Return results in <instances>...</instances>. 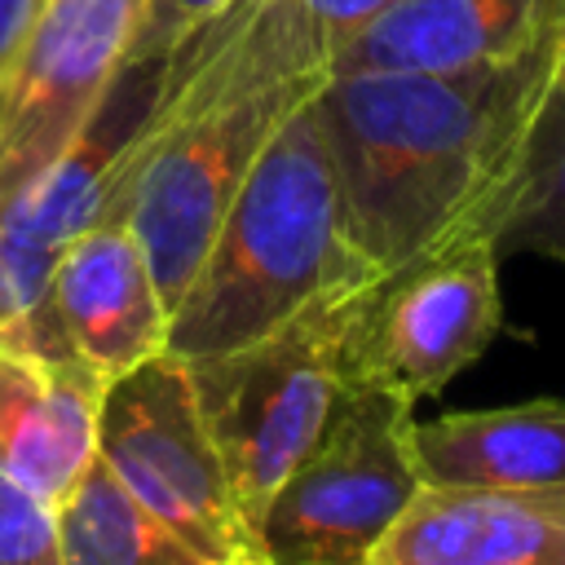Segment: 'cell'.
Here are the masks:
<instances>
[{
  "instance_id": "obj_1",
  "label": "cell",
  "mask_w": 565,
  "mask_h": 565,
  "mask_svg": "<svg viewBox=\"0 0 565 565\" xmlns=\"http://www.w3.org/2000/svg\"><path fill=\"white\" fill-rule=\"evenodd\" d=\"M552 49L463 71H358L318 84L322 141L371 269H393L472 221L486 225L552 93Z\"/></svg>"
},
{
  "instance_id": "obj_2",
  "label": "cell",
  "mask_w": 565,
  "mask_h": 565,
  "mask_svg": "<svg viewBox=\"0 0 565 565\" xmlns=\"http://www.w3.org/2000/svg\"><path fill=\"white\" fill-rule=\"evenodd\" d=\"M358 252L313 97L269 137L238 185L199 274L168 318V353L199 362L238 349L331 291L375 278Z\"/></svg>"
},
{
  "instance_id": "obj_3",
  "label": "cell",
  "mask_w": 565,
  "mask_h": 565,
  "mask_svg": "<svg viewBox=\"0 0 565 565\" xmlns=\"http://www.w3.org/2000/svg\"><path fill=\"white\" fill-rule=\"evenodd\" d=\"M353 291H331L238 349L185 362L252 534L269 494L322 437L344 393L340 340Z\"/></svg>"
},
{
  "instance_id": "obj_4",
  "label": "cell",
  "mask_w": 565,
  "mask_h": 565,
  "mask_svg": "<svg viewBox=\"0 0 565 565\" xmlns=\"http://www.w3.org/2000/svg\"><path fill=\"white\" fill-rule=\"evenodd\" d=\"M411 406L393 388L344 380L322 437L256 521L265 565H371V552L424 486Z\"/></svg>"
},
{
  "instance_id": "obj_5",
  "label": "cell",
  "mask_w": 565,
  "mask_h": 565,
  "mask_svg": "<svg viewBox=\"0 0 565 565\" xmlns=\"http://www.w3.org/2000/svg\"><path fill=\"white\" fill-rule=\"evenodd\" d=\"M499 322V238L472 221L353 291L340 366L344 380L419 402L477 362Z\"/></svg>"
},
{
  "instance_id": "obj_6",
  "label": "cell",
  "mask_w": 565,
  "mask_h": 565,
  "mask_svg": "<svg viewBox=\"0 0 565 565\" xmlns=\"http://www.w3.org/2000/svg\"><path fill=\"white\" fill-rule=\"evenodd\" d=\"M97 459L203 565H265L181 358L154 353L106 384Z\"/></svg>"
},
{
  "instance_id": "obj_7",
  "label": "cell",
  "mask_w": 565,
  "mask_h": 565,
  "mask_svg": "<svg viewBox=\"0 0 565 565\" xmlns=\"http://www.w3.org/2000/svg\"><path fill=\"white\" fill-rule=\"evenodd\" d=\"M146 0H44L0 84V212L40 185L106 106Z\"/></svg>"
},
{
  "instance_id": "obj_8",
  "label": "cell",
  "mask_w": 565,
  "mask_h": 565,
  "mask_svg": "<svg viewBox=\"0 0 565 565\" xmlns=\"http://www.w3.org/2000/svg\"><path fill=\"white\" fill-rule=\"evenodd\" d=\"M44 309L62 344L106 384L154 353H168L172 313L154 287L146 247L115 199H106V207L57 247Z\"/></svg>"
},
{
  "instance_id": "obj_9",
  "label": "cell",
  "mask_w": 565,
  "mask_h": 565,
  "mask_svg": "<svg viewBox=\"0 0 565 565\" xmlns=\"http://www.w3.org/2000/svg\"><path fill=\"white\" fill-rule=\"evenodd\" d=\"M565 0H393L353 31L327 75L358 71H463L552 49Z\"/></svg>"
},
{
  "instance_id": "obj_10",
  "label": "cell",
  "mask_w": 565,
  "mask_h": 565,
  "mask_svg": "<svg viewBox=\"0 0 565 565\" xmlns=\"http://www.w3.org/2000/svg\"><path fill=\"white\" fill-rule=\"evenodd\" d=\"M371 565H565V490L424 481Z\"/></svg>"
},
{
  "instance_id": "obj_11",
  "label": "cell",
  "mask_w": 565,
  "mask_h": 565,
  "mask_svg": "<svg viewBox=\"0 0 565 565\" xmlns=\"http://www.w3.org/2000/svg\"><path fill=\"white\" fill-rule=\"evenodd\" d=\"M106 380L66 353L0 340V468L62 503L97 455Z\"/></svg>"
},
{
  "instance_id": "obj_12",
  "label": "cell",
  "mask_w": 565,
  "mask_h": 565,
  "mask_svg": "<svg viewBox=\"0 0 565 565\" xmlns=\"http://www.w3.org/2000/svg\"><path fill=\"white\" fill-rule=\"evenodd\" d=\"M428 486L565 490V402L455 411L411 433Z\"/></svg>"
},
{
  "instance_id": "obj_13",
  "label": "cell",
  "mask_w": 565,
  "mask_h": 565,
  "mask_svg": "<svg viewBox=\"0 0 565 565\" xmlns=\"http://www.w3.org/2000/svg\"><path fill=\"white\" fill-rule=\"evenodd\" d=\"M57 539L62 565H203L128 499L97 455L57 503Z\"/></svg>"
},
{
  "instance_id": "obj_14",
  "label": "cell",
  "mask_w": 565,
  "mask_h": 565,
  "mask_svg": "<svg viewBox=\"0 0 565 565\" xmlns=\"http://www.w3.org/2000/svg\"><path fill=\"white\" fill-rule=\"evenodd\" d=\"M499 247L565 260V93H547L525 137L512 181L486 212Z\"/></svg>"
},
{
  "instance_id": "obj_15",
  "label": "cell",
  "mask_w": 565,
  "mask_h": 565,
  "mask_svg": "<svg viewBox=\"0 0 565 565\" xmlns=\"http://www.w3.org/2000/svg\"><path fill=\"white\" fill-rule=\"evenodd\" d=\"M53 256L22 247L4 225H0V340H26L44 353H66L75 358L49 309H44V282H49Z\"/></svg>"
},
{
  "instance_id": "obj_16",
  "label": "cell",
  "mask_w": 565,
  "mask_h": 565,
  "mask_svg": "<svg viewBox=\"0 0 565 565\" xmlns=\"http://www.w3.org/2000/svg\"><path fill=\"white\" fill-rule=\"evenodd\" d=\"M0 565H62L57 503L0 468Z\"/></svg>"
},
{
  "instance_id": "obj_17",
  "label": "cell",
  "mask_w": 565,
  "mask_h": 565,
  "mask_svg": "<svg viewBox=\"0 0 565 565\" xmlns=\"http://www.w3.org/2000/svg\"><path fill=\"white\" fill-rule=\"evenodd\" d=\"M282 22L291 26V35L327 66L331 53L353 35L362 31L380 9H388L393 0H269Z\"/></svg>"
},
{
  "instance_id": "obj_18",
  "label": "cell",
  "mask_w": 565,
  "mask_h": 565,
  "mask_svg": "<svg viewBox=\"0 0 565 565\" xmlns=\"http://www.w3.org/2000/svg\"><path fill=\"white\" fill-rule=\"evenodd\" d=\"M234 4H238V0H146L124 66L168 57L181 40H190L199 26H207L212 18H221V13L234 9Z\"/></svg>"
},
{
  "instance_id": "obj_19",
  "label": "cell",
  "mask_w": 565,
  "mask_h": 565,
  "mask_svg": "<svg viewBox=\"0 0 565 565\" xmlns=\"http://www.w3.org/2000/svg\"><path fill=\"white\" fill-rule=\"evenodd\" d=\"M40 4L44 0H0V84L18 57V49L26 44L35 18H40Z\"/></svg>"
},
{
  "instance_id": "obj_20",
  "label": "cell",
  "mask_w": 565,
  "mask_h": 565,
  "mask_svg": "<svg viewBox=\"0 0 565 565\" xmlns=\"http://www.w3.org/2000/svg\"><path fill=\"white\" fill-rule=\"evenodd\" d=\"M552 88L565 93V26L556 35V49H552Z\"/></svg>"
}]
</instances>
